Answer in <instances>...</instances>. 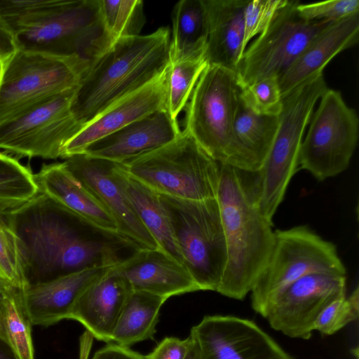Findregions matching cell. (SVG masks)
<instances>
[{
    "instance_id": "5",
    "label": "cell",
    "mask_w": 359,
    "mask_h": 359,
    "mask_svg": "<svg viewBox=\"0 0 359 359\" xmlns=\"http://www.w3.org/2000/svg\"><path fill=\"white\" fill-rule=\"evenodd\" d=\"M121 165L130 176L160 194L190 201L217 196L220 163L185 130L170 143Z\"/></svg>"
},
{
    "instance_id": "6",
    "label": "cell",
    "mask_w": 359,
    "mask_h": 359,
    "mask_svg": "<svg viewBox=\"0 0 359 359\" xmlns=\"http://www.w3.org/2000/svg\"><path fill=\"white\" fill-rule=\"evenodd\" d=\"M88 66L78 57L15 50L0 74V124L76 88Z\"/></svg>"
},
{
    "instance_id": "14",
    "label": "cell",
    "mask_w": 359,
    "mask_h": 359,
    "mask_svg": "<svg viewBox=\"0 0 359 359\" xmlns=\"http://www.w3.org/2000/svg\"><path fill=\"white\" fill-rule=\"evenodd\" d=\"M346 276L311 273L292 283L267 304L262 317L276 331L309 339L321 312L335 299L346 296Z\"/></svg>"
},
{
    "instance_id": "37",
    "label": "cell",
    "mask_w": 359,
    "mask_h": 359,
    "mask_svg": "<svg viewBox=\"0 0 359 359\" xmlns=\"http://www.w3.org/2000/svg\"><path fill=\"white\" fill-rule=\"evenodd\" d=\"M299 16L306 21L334 22L359 13L358 0H332L300 4L296 7Z\"/></svg>"
},
{
    "instance_id": "31",
    "label": "cell",
    "mask_w": 359,
    "mask_h": 359,
    "mask_svg": "<svg viewBox=\"0 0 359 359\" xmlns=\"http://www.w3.org/2000/svg\"><path fill=\"white\" fill-rule=\"evenodd\" d=\"M39 194L34 174L17 158L0 152V211L18 208Z\"/></svg>"
},
{
    "instance_id": "34",
    "label": "cell",
    "mask_w": 359,
    "mask_h": 359,
    "mask_svg": "<svg viewBox=\"0 0 359 359\" xmlns=\"http://www.w3.org/2000/svg\"><path fill=\"white\" fill-rule=\"evenodd\" d=\"M241 98L253 112L268 116H279L283 108V97L278 77L262 79L241 89Z\"/></svg>"
},
{
    "instance_id": "35",
    "label": "cell",
    "mask_w": 359,
    "mask_h": 359,
    "mask_svg": "<svg viewBox=\"0 0 359 359\" xmlns=\"http://www.w3.org/2000/svg\"><path fill=\"white\" fill-rule=\"evenodd\" d=\"M358 316L359 289L356 287L348 297L335 299L321 312L314 323L313 330L331 335L356 320Z\"/></svg>"
},
{
    "instance_id": "1",
    "label": "cell",
    "mask_w": 359,
    "mask_h": 359,
    "mask_svg": "<svg viewBox=\"0 0 359 359\" xmlns=\"http://www.w3.org/2000/svg\"><path fill=\"white\" fill-rule=\"evenodd\" d=\"M4 214L18 238L29 285L114 265L125 259L123 250H139L124 237L93 226L44 194Z\"/></svg>"
},
{
    "instance_id": "22",
    "label": "cell",
    "mask_w": 359,
    "mask_h": 359,
    "mask_svg": "<svg viewBox=\"0 0 359 359\" xmlns=\"http://www.w3.org/2000/svg\"><path fill=\"white\" fill-rule=\"evenodd\" d=\"M34 179L39 193L47 195L93 226L121 236L110 213L63 162L43 165L34 174Z\"/></svg>"
},
{
    "instance_id": "24",
    "label": "cell",
    "mask_w": 359,
    "mask_h": 359,
    "mask_svg": "<svg viewBox=\"0 0 359 359\" xmlns=\"http://www.w3.org/2000/svg\"><path fill=\"white\" fill-rule=\"evenodd\" d=\"M248 0H203L207 20L208 65L236 71L244 53V9Z\"/></svg>"
},
{
    "instance_id": "12",
    "label": "cell",
    "mask_w": 359,
    "mask_h": 359,
    "mask_svg": "<svg viewBox=\"0 0 359 359\" xmlns=\"http://www.w3.org/2000/svg\"><path fill=\"white\" fill-rule=\"evenodd\" d=\"M298 1H289L269 27L248 45L236 71L241 89L262 79L279 77L309 41L332 22L306 21L297 13Z\"/></svg>"
},
{
    "instance_id": "26",
    "label": "cell",
    "mask_w": 359,
    "mask_h": 359,
    "mask_svg": "<svg viewBox=\"0 0 359 359\" xmlns=\"http://www.w3.org/2000/svg\"><path fill=\"white\" fill-rule=\"evenodd\" d=\"M113 175L158 249L184 265L168 213L158 193L130 176L114 163Z\"/></svg>"
},
{
    "instance_id": "18",
    "label": "cell",
    "mask_w": 359,
    "mask_h": 359,
    "mask_svg": "<svg viewBox=\"0 0 359 359\" xmlns=\"http://www.w3.org/2000/svg\"><path fill=\"white\" fill-rule=\"evenodd\" d=\"M167 69L152 81L122 98L83 127L65 145L62 157L81 154L93 142L166 107Z\"/></svg>"
},
{
    "instance_id": "10",
    "label": "cell",
    "mask_w": 359,
    "mask_h": 359,
    "mask_svg": "<svg viewBox=\"0 0 359 359\" xmlns=\"http://www.w3.org/2000/svg\"><path fill=\"white\" fill-rule=\"evenodd\" d=\"M241 92L236 72L208 65L186 106L184 130L220 163L229 164Z\"/></svg>"
},
{
    "instance_id": "36",
    "label": "cell",
    "mask_w": 359,
    "mask_h": 359,
    "mask_svg": "<svg viewBox=\"0 0 359 359\" xmlns=\"http://www.w3.org/2000/svg\"><path fill=\"white\" fill-rule=\"evenodd\" d=\"M288 2L289 0H252L248 1L243 15V49L244 51L250 41L269 27L279 11Z\"/></svg>"
},
{
    "instance_id": "13",
    "label": "cell",
    "mask_w": 359,
    "mask_h": 359,
    "mask_svg": "<svg viewBox=\"0 0 359 359\" xmlns=\"http://www.w3.org/2000/svg\"><path fill=\"white\" fill-rule=\"evenodd\" d=\"M76 89L0 124V149L15 158H61L65 145L83 127L71 110Z\"/></svg>"
},
{
    "instance_id": "25",
    "label": "cell",
    "mask_w": 359,
    "mask_h": 359,
    "mask_svg": "<svg viewBox=\"0 0 359 359\" xmlns=\"http://www.w3.org/2000/svg\"><path fill=\"white\" fill-rule=\"evenodd\" d=\"M278 125L279 116L256 114L240 97L229 165L245 171L259 170L272 146Z\"/></svg>"
},
{
    "instance_id": "4",
    "label": "cell",
    "mask_w": 359,
    "mask_h": 359,
    "mask_svg": "<svg viewBox=\"0 0 359 359\" xmlns=\"http://www.w3.org/2000/svg\"><path fill=\"white\" fill-rule=\"evenodd\" d=\"M170 46L168 27L114 41L90 62L75 90L71 110L78 123L86 125L162 74Z\"/></svg>"
},
{
    "instance_id": "38",
    "label": "cell",
    "mask_w": 359,
    "mask_h": 359,
    "mask_svg": "<svg viewBox=\"0 0 359 359\" xmlns=\"http://www.w3.org/2000/svg\"><path fill=\"white\" fill-rule=\"evenodd\" d=\"M192 344L190 335L180 339L168 337L162 339L145 359H186Z\"/></svg>"
},
{
    "instance_id": "7",
    "label": "cell",
    "mask_w": 359,
    "mask_h": 359,
    "mask_svg": "<svg viewBox=\"0 0 359 359\" xmlns=\"http://www.w3.org/2000/svg\"><path fill=\"white\" fill-rule=\"evenodd\" d=\"M327 86L323 74L313 75L283 97L278 128L261 169L258 204L270 222L298 168L304 134L314 107Z\"/></svg>"
},
{
    "instance_id": "20",
    "label": "cell",
    "mask_w": 359,
    "mask_h": 359,
    "mask_svg": "<svg viewBox=\"0 0 359 359\" xmlns=\"http://www.w3.org/2000/svg\"><path fill=\"white\" fill-rule=\"evenodd\" d=\"M115 265L90 267L29 285L24 291V299L32 325L49 326L67 319L81 295Z\"/></svg>"
},
{
    "instance_id": "40",
    "label": "cell",
    "mask_w": 359,
    "mask_h": 359,
    "mask_svg": "<svg viewBox=\"0 0 359 359\" xmlns=\"http://www.w3.org/2000/svg\"><path fill=\"white\" fill-rule=\"evenodd\" d=\"M15 50L13 36L0 18V60L5 62Z\"/></svg>"
},
{
    "instance_id": "19",
    "label": "cell",
    "mask_w": 359,
    "mask_h": 359,
    "mask_svg": "<svg viewBox=\"0 0 359 359\" xmlns=\"http://www.w3.org/2000/svg\"><path fill=\"white\" fill-rule=\"evenodd\" d=\"M111 272L126 280L132 290L165 299L200 290L186 266L159 249L136 250L116 264Z\"/></svg>"
},
{
    "instance_id": "30",
    "label": "cell",
    "mask_w": 359,
    "mask_h": 359,
    "mask_svg": "<svg viewBox=\"0 0 359 359\" xmlns=\"http://www.w3.org/2000/svg\"><path fill=\"white\" fill-rule=\"evenodd\" d=\"M208 63L205 54L170 60L167 69L166 108L177 120L186 107L194 87Z\"/></svg>"
},
{
    "instance_id": "43",
    "label": "cell",
    "mask_w": 359,
    "mask_h": 359,
    "mask_svg": "<svg viewBox=\"0 0 359 359\" xmlns=\"http://www.w3.org/2000/svg\"><path fill=\"white\" fill-rule=\"evenodd\" d=\"M191 337V336H190ZM192 339V338H191ZM186 359H200L197 347L192 339V344Z\"/></svg>"
},
{
    "instance_id": "27",
    "label": "cell",
    "mask_w": 359,
    "mask_h": 359,
    "mask_svg": "<svg viewBox=\"0 0 359 359\" xmlns=\"http://www.w3.org/2000/svg\"><path fill=\"white\" fill-rule=\"evenodd\" d=\"M166 300L148 292L133 290L118 316L111 342L129 348L140 341L153 339L160 310Z\"/></svg>"
},
{
    "instance_id": "3",
    "label": "cell",
    "mask_w": 359,
    "mask_h": 359,
    "mask_svg": "<svg viewBox=\"0 0 359 359\" xmlns=\"http://www.w3.org/2000/svg\"><path fill=\"white\" fill-rule=\"evenodd\" d=\"M6 20L16 50L78 57L89 65L113 43L100 0H12Z\"/></svg>"
},
{
    "instance_id": "41",
    "label": "cell",
    "mask_w": 359,
    "mask_h": 359,
    "mask_svg": "<svg viewBox=\"0 0 359 359\" xmlns=\"http://www.w3.org/2000/svg\"><path fill=\"white\" fill-rule=\"evenodd\" d=\"M0 359H17L9 346L1 337Z\"/></svg>"
},
{
    "instance_id": "23",
    "label": "cell",
    "mask_w": 359,
    "mask_h": 359,
    "mask_svg": "<svg viewBox=\"0 0 359 359\" xmlns=\"http://www.w3.org/2000/svg\"><path fill=\"white\" fill-rule=\"evenodd\" d=\"M132 291L126 280L110 271L81 295L67 319L81 323L96 339L111 343L116 323Z\"/></svg>"
},
{
    "instance_id": "28",
    "label": "cell",
    "mask_w": 359,
    "mask_h": 359,
    "mask_svg": "<svg viewBox=\"0 0 359 359\" xmlns=\"http://www.w3.org/2000/svg\"><path fill=\"white\" fill-rule=\"evenodd\" d=\"M170 60L205 53L207 20L203 0H181L172 12Z\"/></svg>"
},
{
    "instance_id": "33",
    "label": "cell",
    "mask_w": 359,
    "mask_h": 359,
    "mask_svg": "<svg viewBox=\"0 0 359 359\" xmlns=\"http://www.w3.org/2000/svg\"><path fill=\"white\" fill-rule=\"evenodd\" d=\"M4 212L0 211V280L25 290L29 285L24 273L18 240Z\"/></svg>"
},
{
    "instance_id": "2",
    "label": "cell",
    "mask_w": 359,
    "mask_h": 359,
    "mask_svg": "<svg viewBox=\"0 0 359 359\" xmlns=\"http://www.w3.org/2000/svg\"><path fill=\"white\" fill-rule=\"evenodd\" d=\"M220 165L217 200L226 238L227 262L217 292L243 300L267 263L274 231L272 222L259 208V172Z\"/></svg>"
},
{
    "instance_id": "39",
    "label": "cell",
    "mask_w": 359,
    "mask_h": 359,
    "mask_svg": "<svg viewBox=\"0 0 359 359\" xmlns=\"http://www.w3.org/2000/svg\"><path fill=\"white\" fill-rule=\"evenodd\" d=\"M87 358V356L81 355V359ZM93 359H145V358L144 355L128 347L109 343L97 351Z\"/></svg>"
},
{
    "instance_id": "21",
    "label": "cell",
    "mask_w": 359,
    "mask_h": 359,
    "mask_svg": "<svg viewBox=\"0 0 359 359\" xmlns=\"http://www.w3.org/2000/svg\"><path fill=\"white\" fill-rule=\"evenodd\" d=\"M359 13L332 22L318 32L278 77L282 97L325 66L339 53L358 41Z\"/></svg>"
},
{
    "instance_id": "44",
    "label": "cell",
    "mask_w": 359,
    "mask_h": 359,
    "mask_svg": "<svg viewBox=\"0 0 359 359\" xmlns=\"http://www.w3.org/2000/svg\"><path fill=\"white\" fill-rule=\"evenodd\" d=\"M4 64V60H0V74H1V70H2V68H3Z\"/></svg>"
},
{
    "instance_id": "8",
    "label": "cell",
    "mask_w": 359,
    "mask_h": 359,
    "mask_svg": "<svg viewBox=\"0 0 359 359\" xmlns=\"http://www.w3.org/2000/svg\"><path fill=\"white\" fill-rule=\"evenodd\" d=\"M158 195L168 213L184 265L200 290L217 292L227 262L217 198L190 201Z\"/></svg>"
},
{
    "instance_id": "17",
    "label": "cell",
    "mask_w": 359,
    "mask_h": 359,
    "mask_svg": "<svg viewBox=\"0 0 359 359\" xmlns=\"http://www.w3.org/2000/svg\"><path fill=\"white\" fill-rule=\"evenodd\" d=\"M181 133L165 107L93 142L82 153L121 164L170 143Z\"/></svg>"
},
{
    "instance_id": "42",
    "label": "cell",
    "mask_w": 359,
    "mask_h": 359,
    "mask_svg": "<svg viewBox=\"0 0 359 359\" xmlns=\"http://www.w3.org/2000/svg\"><path fill=\"white\" fill-rule=\"evenodd\" d=\"M15 288L16 287L0 280V304L13 292Z\"/></svg>"
},
{
    "instance_id": "11",
    "label": "cell",
    "mask_w": 359,
    "mask_h": 359,
    "mask_svg": "<svg viewBox=\"0 0 359 359\" xmlns=\"http://www.w3.org/2000/svg\"><path fill=\"white\" fill-rule=\"evenodd\" d=\"M309 124L299 150L298 167L319 181L344 171L359 137L356 111L346 104L339 91L327 88Z\"/></svg>"
},
{
    "instance_id": "16",
    "label": "cell",
    "mask_w": 359,
    "mask_h": 359,
    "mask_svg": "<svg viewBox=\"0 0 359 359\" xmlns=\"http://www.w3.org/2000/svg\"><path fill=\"white\" fill-rule=\"evenodd\" d=\"M63 163L107 210L122 236L138 250L158 249L114 179V162L81 153L67 158Z\"/></svg>"
},
{
    "instance_id": "15",
    "label": "cell",
    "mask_w": 359,
    "mask_h": 359,
    "mask_svg": "<svg viewBox=\"0 0 359 359\" xmlns=\"http://www.w3.org/2000/svg\"><path fill=\"white\" fill-rule=\"evenodd\" d=\"M200 359H294L255 322L206 316L189 334Z\"/></svg>"
},
{
    "instance_id": "29",
    "label": "cell",
    "mask_w": 359,
    "mask_h": 359,
    "mask_svg": "<svg viewBox=\"0 0 359 359\" xmlns=\"http://www.w3.org/2000/svg\"><path fill=\"white\" fill-rule=\"evenodd\" d=\"M24 291L15 288L0 304V337L17 359H34L32 324L25 305Z\"/></svg>"
},
{
    "instance_id": "32",
    "label": "cell",
    "mask_w": 359,
    "mask_h": 359,
    "mask_svg": "<svg viewBox=\"0 0 359 359\" xmlns=\"http://www.w3.org/2000/svg\"><path fill=\"white\" fill-rule=\"evenodd\" d=\"M102 19L112 42L140 35L145 23L143 2L140 0H100Z\"/></svg>"
},
{
    "instance_id": "9",
    "label": "cell",
    "mask_w": 359,
    "mask_h": 359,
    "mask_svg": "<svg viewBox=\"0 0 359 359\" xmlns=\"http://www.w3.org/2000/svg\"><path fill=\"white\" fill-rule=\"evenodd\" d=\"M336 246L305 225L274 231L273 248L251 292V305L263 316L269 302L282 290L311 273L346 276Z\"/></svg>"
}]
</instances>
